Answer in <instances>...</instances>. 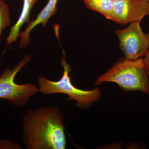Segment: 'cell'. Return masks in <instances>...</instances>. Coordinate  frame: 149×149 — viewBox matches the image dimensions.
Segmentation results:
<instances>
[{
    "mask_svg": "<svg viewBox=\"0 0 149 149\" xmlns=\"http://www.w3.org/2000/svg\"><path fill=\"white\" fill-rule=\"evenodd\" d=\"M64 118L62 111L54 106L28 110L22 124L25 149H65Z\"/></svg>",
    "mask_w": 149,
    "mask_h": 149,
    "instance_id": "obj_1",
    "label": "cell"
},
{
    "mask_svg": "<svg viewBox=\"0 0 149 149\" xmlns=\"http://www.w3.org/2000/svg\"><path fill=\"white\" fill-rule=\"evenodd\" d=\"M104 82L117 83L126 92L140 91L149 94V72L142 58L135 60L121 58L97 77L94 86Z\"/></svg>",
    "mask_w": 149,
    "mask_h": 149,
    "instance_id": "obj_2",
    "label": "cell"
},
{
    "mask_svg": "<svg viewBox=\"0 0 149 149\" xmlns=\"http://www.w3.org/2000/svg\"><path fill=\"white\" fill-rule=\"evenodd\" d=\"M63 72L60 80L53 81L42 75L37 77L39 92L43 95L56 93H63L69 96L65 101L74 100L77 101L76 106L78 108L87 109L91 107L94 103L99 101L101 93L100 88H96L91 91H84L74 87L71 83L69 74L71 67L66 62L63 51V58L61 60Z\"/></svg>",
    "mask_w": 149,
    "mask_h": 149,
    "instance_id": "obj_3",
    "label": "cell"
},
{
    "mask_svg": "<svg viewBox=\"0 0 149 149\" xmlns=\"http://www.w3.org/2000/svg\"><path fill=\"white\" fill-rule=\"evenodd\" d=\"M32 57L26 55L17 65L11 69L7 68L0 76V99L7 100L13 105L23 106L30 98L39 92V88L32 83L17 84L15 82V76L31 60Z\"/></svg>",
    "mask_w": 149,
    "mask_h": 149,
    "instance_id": "obj_4",
    "label": "cell"
},
{
    "mask_svg": "<svg viewBox=\"0 0 149 149\" xmlns=\"http://www.w3.org/2000/svg\"><path fill=\"white\" fill-rule=\"evenodd\" d=\"M115 33L125 58H142L148 51L149 40L141 28V22H132L125 29L116 30Z\"/></svg>",
    "mask_w": 149,
    "mask_h": 149,
    "instance_id": "obj_5",
    "label": "cell"
},
{
    "mask_svg": "<svg viewBox=\"0 0 149 149\" xmlns=\"http://www.w3.org/2000/svg\"><path fill=\"white\" fill-rule=\"evenodd\" d=\"M114 21L125 25L149 16V0H120L114 2Z\"/></svg>",
    "mask_w": 149,
    "mask_h": 149,
    "instance_id": "obj_6",
    "label": "cell"
},
{
    "mask_svg": "<svg viewBox=\"0 0 149 149\" xmlns=\"http://www.w3.org/2000/svg\"><path fill=\"white\" fill-rule=\"evenodd\" d=\"M58 0H49L47 5L37 15V18L34 21L29 22L24 32L19 33L20 37L19 47L24 49L27 47L30 40V32L35 27L40 24H42L45 27L47 22L57 12L56 5Z\"/></svg>",
    "mask_w": 149,
    "mask_h": 149,
    "instance_id": "obj_7",
    "label": "cell"
},
{
    "mask_svg": "<svg viewBox=\"0 0 149 149\" xmlns=\"http://www.w3.org/2000/svg\"><path fill=\"white\" fill-rule=\"evenodd\" d=\"M23 4L20 16L15 24L10 28V32L6 38L8 45L16 42L19 37V31L24 23L30 21V14L31 10L38 0H23Z\"/></svg>",
    "mask_w": 149,
    "mask_h": 149,
    "instance_id": "obj_8",
    "label": "cell"
},
{
    "mask_svg": "<svg viewBox=\"0 0 149 149\" xmlns=\"http://www.w3.org/2000/svg\"><path fill=\"white\" fill-rule=\"evenodd\" d=\"M85 6L91 10L102 14L107 19L114 21L113 0H83Z\"/></svg>",
    "mask_w": 149,
    "mask_h": 149,
    "instance_id": "obj_9",
    "label": "cell"
},
{
    "mask_svg": "<svg viewBox=\"0 0 149 149\" xmlns=\"http://www.w3.org/2000/svg\"><path fill=\"white\" fill-rule=\"evenodd\" d=\"M10 22L9 6L4 0H0V39L3 30L9 26Z\"/></svg>",
    "mask_w": 149,
    "mask_h": 149,
    "instance_id": "obj_10",
    "label": "cell"
},
{
    "mask_svg": "<svg viewBox=\"0 0 149 149\" xmlns=\"http://www.w3.org/2000/svg\"><path fill=\"white\" fill-rule=\"evenodd\" d=\"M21 146L17 143L7 139H0V149H21Z\"/></svg>",
    "mask_w": 149,
    "mask_h": 149,
    "instance_id": "obj_11",
    "label": "cell"
},
{
    "mask_svg": "<svg viewBox=\"0 0 149 149\" xmlns=\"http://www.w3.org/2000/svg\"><path fill=\"white\" fill-rule=\"evenodd\" d=\"M143 61L147 69L148 70L149 72V49L144 56Z\"/></svg>",
    "mask_w": 149,
    "mask_h": 149,
    "instance_id": "obj_12",
    "label": "cell"
},
{
    "mask_svg": "<svg viewBox=\"0 0 149 149\" xmlns=\"http://www.w3.org/2000/svg\"><path fill=\"white\" fill-rule=\"evenodd\" d=\"M147 36H148V38L149 40V33L147 34Z\"/></svg>",
    "mask_w": 149,
    "mask_h": 149,
    "instance_id": "obj_13",
    "label": "cell"
},
{
    "mask_svg": "<svg viewBox=\"0 0 149 149\" xmlns=\"http://www.w3.org/2000/svg\"><path fill=\"white\" fill-rule=\"evenodd\" d=\"M113 1H120V0H113Z\"/></svg>",
    "mask_w": 149,
    "mask_h": 149,
    "instance_id": "obj_14",
    "label": "cell"
}]
</instances>
